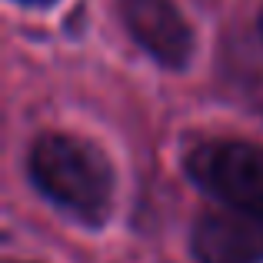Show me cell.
<instances>
[{
	"label": "cell",
	"instance_id": "4",
	"mask_svg": "<svg viewBox=\"0 0 263 263\" xmlns=\"http://www.w3.org/2000/svg\"><path fill=\"white\" fill-rule=\"evenodd\" d=\"M197 263H263V217L220 206L193 223Z\"/></svg>",
	"mask_w": 263,
	"mask_h": 263
},
{
	"label": "cell",
	"instance_id": "1",
	"mask_svg": "<svg viewBox=\"0 0 263 263\" xmlns=\"http://www.w3.org/2000/svg\"><path fill=\"white\" fill-rule=\"evenodd\" d=\"M30 180L53 206L87 227L107 223L114 210V167L90 140L70 134H44L33 140Z\"/></svg>",
	"mask_w": 263,
	"mask_h": 263
},
{
	"label": "cell",
	"instance_id": "5",
	"mask_svg": "<svg viewBox=\"0 0 263 263\" xmlns=\"http://www.w3.org/2000/svg\"><path fill=\"white\" fill-rule=\"evenodd\" d=\"M17 4H30V7H47V4H53V0H17Z\"/></svg>",
	"mask_w": 263,
	"mask_h": 263
},
{
	"label": "cell",
	"instance_id": "6",
	"mask_svg": "<svg viewBox=\"0 0 263 263\" xmlns=\"http://www.w3.org/2000/svg\"><path fill=\"white\" fill-rule=\"evenodd\" d=\"M260 37H263V10H260Z\"/></svg>",
	"mask_w": 263,
	"mask_h": 263
},
{
	"label": "cell",
	"instance_id": "2",
	"mask_svg": "<svg viewBox=\"0 0 263 263\" xmlns=\"http://www.w3.org/2000/svg\"><path fill=\"white\" fill-rule=\"evenodd\" d=\"M186 177L220 206L263 217V147L210 140L186 154Z\"/></svg>",
	"mask_w": 263,
	"mask_h": 263
},
{
	"label": "cell",
	"instance_id": "3",
	"mask_svg": "<svg viewBox=\"0 0 263 263\" xmlns=\"http://www.w3.org/2000/svg\"><path fill=\"white\" fill-rule=\"evenodd\" d=\"M127 33L160 67L183 70L193 53V30L170 0H120Z\"/></svg>",
	"mask_w": 263,
	"mask_h": 263
}]
</instances>
